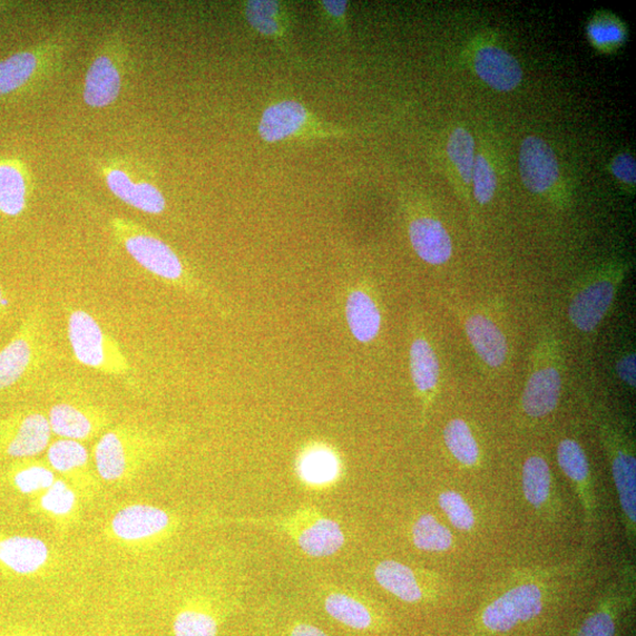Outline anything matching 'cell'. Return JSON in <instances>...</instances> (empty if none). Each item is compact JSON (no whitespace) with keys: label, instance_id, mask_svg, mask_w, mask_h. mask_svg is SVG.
Returning a JSON list of instances; mask_svg holds the SVG:
<instances>
[{"label":"cell","instance_id":"5","mask_svg":"<svg viewBox=\"0 0 636 636\" xmlns=\"http://www.w3.org/2000/svg\"><path fill=\"white\" fill-rule=\"evenodd\" d=\"M67 332L74 356L79 364L117 379L131 376V363L119 342L105 331L94 315L69 307Z\"/></svg>","mask_w":636,"mask_h":636},{"label":"cell","instance_id":"33","mask_svg":"<svg viewBox=\"0 0 636 636\" xmlns=\"http://www.w3.org/2000/svg\"><path fill=\"white\" fill-rule=\"evenodd\" d=\"M551 474L547 461L539 457H529L522 468V488L526 500L536 508L542 507L550 495Z\"/></svg>","mask_w":636,"mask_h":636},{"label":"cell","instance_id":"28","mask_svg":"<svg viewBox=\"0 0 636 636\" xmlns=\"http://www.w3.org/2000/svg\"><path fill=\"white\" fill-rule=\"evenodd\" d=\"M324 608L337 623L356 630L371 629L375 625L372 609L364 603L344 591L327 594Z\"/></svg>","mask_w":636,"mask_h":636},{"label":"cell","instance_id":"21","mask_svg":"<svg viewBox=\"0 0 636 636\" xmlns=\"http://www.w3.org/2000/svg\"><path fill=\"white\" fill-rule=\"evenodd\" d=\"M341 461L333 449L325 446L307 448L297 461L300 480L310 488L325 489L341 478Z\"/></svg>","mask_w":636,"mask_h":636},{"label":"cell","instance_id":"40","mask_svg":"<svg viewBox=\"0 0 636 636\" xmlns=\"http://www.w3.org/2000/svg\"><path fill=\"white\" fill-rule=\"evenodd\" d=\"M471 179L474 183L477 200L482 205L489 203L495 197L498 178L495 168L483 155L477 156Z\"/></svg>","mask_w":636,"mask_h":636},{"label":"cell","instance_id":"14","mask_svg":"<svg viewBox=\"0 0 636 636\" xmlns=\"http://www.w3.org/2000/svg\"><path fill=\"white\" fill-rule=\"evenodd\" d=\"M520 174L525 187L532 194L548 192L559 179L556 153L537 136H528L520 149Z\"/></svg>","mask_w":636,"mask_h":636},{"label":"cell","instance_id":"13","mask_svg":"<svg viewBox=\"0 0 636 636\" xmlns=\"http://www.w3.org/2000/svg\"><path fill=\"white\" fill-rule=\"evenodd\" d=\"M0 436V447L14 459H30L42 454L51 441V428L48 417L42 413H29L11 421Z\"/></svg>","mask_w":636,"mask_h":636},{"label":"cell","instance_id":"41","mask_svg":"<svg viewBox=\"0 0 636 636\" xmlns=\"http://www.w3.org/2000/svg\"><path fill=\"white\" fill-rule=\"evenodd\" d=\"M591 42L598 47L619 45L624 40L625 32L618 23L610 20H597L588 27Z\"/></svg>","mask_w":636,"mask_h":636},{"label":"cell","instance_id":"42","mask_svg":"<svg viewBox=\"0 0 636 636\" xmlns=\"http://www.w3.org/2000/svg\"><path fill=\"white\" fill-rule=\"evenodd\" d=\"M615 373H617V376L623 383L635 391L636 355L632 349H627V351L619 355L617 363H615Z\"/></svg>","mask_w":636,"mask_h":636},{"label":"cell","instance_id":"22","mask_svg":"<svg viewBox=\"0 0 636 636\" xmlns=\"http://www.w3.org/2000/svg\"><path fill=\"white\" fill-rule=\"evenodd\" d=\"M121 89L120 71L112 59L98 56L86 77L84 97L87 105L95 109L107 108L118 98Z\"/></svg>","mask_w":636,"mask_h":636},{"label":"cell","instance_id":"17","mask_svg":"<svg viewBox=\"0 0 636 636\" xmlns=\"http://www.w3.org/2000/svg\"><path fill=\"white\" fill-rule=\"evenodd\" d=\"M105 178L110 192L129 207L148 215H160L167 209L166 198L153 183L134 180L119 168H107Z\"/></svg>","mask_w":636,"mask_h":636},{"label":"cell","instance_id":"46","mask_svg":"<svg viewBox=\"0 0 636 636\" xmlns=\"http://www.w3.org/2000/svg\"><path fill=\"white\" fill-rule=\"evenodd\" d=\"M9 305L8 299L4 296L3 290L0 288V311Z\"/></svg>","mask_w":636,"mask_h":636},{"label":"cell","instance_id":"1","mask_svg":"<svg viewBox=\"0 0 636 636\" xmlns=\"http://www.w3.org/2000/svg\"><path fill=\"white\" fill-rule=\"evenodd\" d=\"M163 448V440L148 428L123 423L99 438L92 458L101 480L121 483L135 479L159 457Z\"/></svg>","mask_w":636,"mask_h":636},{"label":"cell","instance_id":"29","mask_svg":"<svg viewBox=\"0 0 636 636\" xmlns=\"http://www.w3.org/2000/svg\"><path fill=\"white\" fill-rule=\"evenodd\" d=\"M244 13L249 26L262 36L282 40L288 32L290 19L278 2L252 0L245 3Z\"/></svg>","mask_w":636,"mask_h":636},{"label":"cell","instance_id":"26","mask_svg":"<svg viewBox=\"0 0 636 636\" xmlns=\"http://www.w3.org/2000/svg\"><path fill=\"white\" fill-rule=\"evenodd\" d=\"M378 584L403 603L418 604L423 600V589L417 573L394 560L382 561L375 568Z\"/></svg>","mask_w":636,"mask_h":636},{"label":"cell","instance_id":"23","mask_svg":"<svg viewBox=\"0 0 636 636\" xmlns=\"http://www.w3.org/2000/svg\"><path fill=\"white\" fill-rule=\"evenodd\" d=\"M558 461L566 477L577 485L588 522L594 515L590 468L585 449L577 440L564 439L558 447Z\"/></svg>","mask_w":636,"mask_h":636},{"label":"cell","instance_id":"4","mask_svg":"<svg viewBox=\"0 0 636 636\" xmlns=\"http://www.w3.org/2000/svg\"><path fill=\"white\" fill-rule=\"evenodd\" d=\"M629 272V264L611 261L585 274L574 286L568 304V319L584 334L598 330L617 297Z\"/></svg>","mask_w":636,"mask_h":636},{"label":"cell","instance_id":"9","mask_svg":"<svg viewBox=\"0 0 636 636\" xmlns=\"http://www.w3.org/2000/svg\"><path fill=\"white\" fill-rule=\"evenodd\" d=\"M177 528L176 518L160 507L134 503L117 510L108 526V536L119 546L147 550L168 540Z\"/></svg>","mask_w":636,"mask_h":636},{"label":"cell","instance_id":"16","mask_svg":"<svg viewBox=\"0 0 636 636\" xmlns=\"http://www.w3.org/2000/svg\"><path fill=\"white\" fill-rule=\"evenodd\" d=\"M49 545L39 538L12 536L0 539V565L17 576H35L50 564Z\"/></svg>","mask_w":636,"mask_h":636},{"label":"cell","instance_id":"6","mask_svg":"<svg viewBox=\"0 0 636 636\" xmlns=\"http://www.w3.org/2000/svg\"><path fill=\"white\" fill-rule=\"evenodd\" d=\"M256 526L271 527L288 536L306 556L327 558L345 544L344 532L336 521L314 506H302L288 516L266 519H241Z\"/></svg>","mask_w":636,"mask_h":636},{"label":"cell","instance_id":"45","mask_svg":"<svg viewBox=\"0 0 636 636\" xmlns=\"http://www.w3.org/2000/svg\"><path fill=\"white\" fill-rule=\"evenodd\" d=\"M286 636H330L326 635L322 629L306 624H297Z\"/></svg>","mask_w":636,"mask_h":636},{"label":"cell","instance_id":"34","mask_svg":"<svg viewBox=\"0 0 636 636\" xmlns=\"http://www.w3.org/2000/svg\"><path fill=\"white\" fill-rule=\"evenodd\" d=\"M218 626L211 608L189 605L176 614L173 630L175 636H217Z\"/></svg>","mask_w":636,"mask_h":636},{"label":"cell","instance_id":"37","mask_svg":"<svg viewBox=\"0 0 636 636\" xmlns=\"http://www.w3.org/2000/svg\"><path fill=\"white\" fill-rule=\"evenodd\" d=\"M447 153L451 162L454 163L461 178L466 184L471 182L476 163V143L464 128H457L450 134L447 145Z\"/></svg>","mask_w":636,"mask_h":636},{"label":"cell","instance_id":"36","mask_svg":"<svg viewBox=\"0 0 636 636\" xmlns=\"http://www.w3.org/2000/svg\"><path fill=\"white\" fill-rule=\"evenodd\" d=\"M413 542L424 551H446L454 539L451 531L432 515L419 518L412 529Z\"/></svg>","mask_w":636,"mask_h":636},{"label":"cell","instance_id":"18","mask_svg":"<svg viewBox=\"0 0 636 636\" xmlns=\"http://www.w3.org/2000/svg\"><path fill=\"white\" fill-rule=\"evenodd\" d=\"M474 68L486 85L503 92L518 88L524 75L518 59L495 46L478 50Z\"/></svg>","mask_w":636,"mask_h":636},{"label":"cell","instance_id":"32","mask_svg":"<svg viewBox=\"0 0 636 636\" xmlns=\"http://www.w3.org/2000/svg\"><path fill=\"white\" fill-rule=\"evenodd\" d=\"M28 188L26 177L12 164H0V213L18 216L27 207Z\"/></svg>","mask_w":636,"mask_h":636},{"label":"cell","instance_id":"7","mask_svg":"<svg viewBox=\"0 0 636 636\" xmlns=\"http://www.w3.org/2000/svg\"><path fill=\"white\" fill-rule=\"evenodd\" d=\"M111 227L117 242L141 270L167 283L184 282L186 268L170 245L130 219L112 218Z\"/></svg>","mask_w":636,"mask_h":636},{"label":"cell","instance_id":"35","mask_svg":"<svg viewBox=\"0 0 636 636\" xmlns=\"http://www.w3.org/2000/svg\"><path fill=\"white\" fill-rule=\"evenodd\" d=\"M38 68L32 52H19L0 61V96L23 87Z\"/></svg>","mask_w":636,"mask_h":636},{"label":"cell","instance_id":"15","mask_svg":"<svg viewBox=\"0 0 636 636\" xmlns=\"http://www.w3.org/2000/svg\"><path fill=\"white\" fill-rule=\"evenodd\" d=\"M464 332L479 359L490 369L502 368L509 355L502 327L485 313H471L463 322Z\"/></svg>","mask_w":636,"mask_h":636},{"label":"cell","instance_id":"24","mask_svg":"<svg viewBox=\"0 0 636 636\" xmlns=\"http://www.w3.org/2000/svg\"><path fill=\"white\" fill-rule=\"evenodd\" d=\"M410 371L425 408L438 393L440 362L436 349L425 337H418L410 346Z\"/></svg>","mask_w":636,"mask_h":636},{"label":"cell","instance_id":"12","mask_svg":"<svg viewBox=\"0 0 636 636\" xmlns=\"http://www.w3.org/2000/svg\"><path fill=\"white\" fill-rule=\"evenodd\" d=\"M52 434L59 439L85 442L102 436L111 425L107 410L88 404L61 402L48 415Z\"/></svg>","mask_w":636,"mask_h":636},{"label":"cell","instance_id":"43","mask_svg":"<svg viewBox=\"0 0 636 636\" xmlns=\"http://www.w3.org/2000/svg\"><path fill=\"white\" fill-rule=\"evenodd\" d=\"M611 173L620 182L626 184H635L636 180V164L635 159L629 154H622L615 157L611 162Z\"/></svg>","mask_w":636,"mask_h":636},{"label":"cell","instance_id":"10","mask_svg":"<svg viewBox=\"0 0 636 636\" xmlns=\"http://www.w3.org/2000/svg\"><path fill=\"white\" fill-rule=\"evenodd\" d=\"M42 315L32 314L22 330L0 351V391H4L32 371L47 352Z\"/></svg>","mask_w":636,"mask_h":636},{"label":"cell","instance_id":"19","mask_svg":"<svg viewBox=\"0 0 636 636\" xmlns=\"http://www.w3.org/2000/svg\"><path fill=\"white\" fill-rule=\"evenodd\" d=\"M409 238L419 257L429 264L442 265L453 255V243L438 218L420 216L412 219Z\"/></svg>","mask_w":636,"mask_h":636},{"label":"cell","instance_id":"20","mask_svg":"<svg viewBox=\"0 0 636 636\" xmlns=\"http://www.w3.org/2000/svg\"><path fill=\"white\" fill-rule=\"evenodd\" d=\"M48 464L55 473L72 480L75 486L91 487L90 454L87 447L77 441L59 439L47 449Z\"/></svg>","mask_w":636,"mask_h":636},{"label":"cell","instance_id":"44","mask_svg":"<svg viewBox=\"0 0 636 636\" xmlns=\"http://www.w3.org/2000/svg\"><path fill=\"white\" fill-rule=\"evenodd\" d=\"M321 4L324 12L333 18L335 22H344L349 8L348 2H344V0H325Z\"/></svg>","mask_w":636,"mask_h":636},{"label":"cell","instance_id":"39","mask_svg":"<svg viewBox=\"0 0 636 636\" xmlns=\"http://www.w3.org/2000/svg\"><path fill=\"white\" fill-rule=\"evenodd\" d=\"M439 505L450 524L457 529L469 531L476 527L474 511L458 491H443L439 497Z\"/></svg>","mask_w":636,"mask_h":636},{"label":"cell","instance_id":"30","mask_svg":"<svg viewBox=\"0 0 636 636\" xmlns=\"http://www.w3.org/2000/svg\"><path fill=\"white\" fill-rule=\"evenodd\" d=\"M443 439L450 454L462 466L471 468L478 464L480 447L464 420L449 421L443 430Z\"/></svg>","mask_w":636,"mask_h":636},{"label":"cell","instance_id":"3","mask_svg":"<svg viewBox=\"0 0 636 636\" xmlns=\"http://www.w3.org/2000/svg\"><path fill=\"white\" fill-rule=\"evenodd\" d=\"M564 352L559 334L546 327L532 352L521 397L522 413L540 420L556 412L562 394Z\"/></svg>","mask_w":636,"mask_h":636},{"label":"cell","instance_id":"27","mask_svg":"<svg viewBox=\"0 0 636 636\" xmlns=\"http://www.w3.org/2000/svg\"><path fill=\"white\" fill-rule=\"evenodd\" d=\"M346 320L355 339L366 343L380 332L381 314L375 302L363 292H354L346 301Z\"/></svg>","mask_w":636,"mask_h":636},{"label":"cell","instance_id":"8","mask_svg":"<svg viewBox=\"0 0 636 636\" xmlns=\"http://www.w3.org/2000/svg\"><path fill=\"white\" fill-rule=\"evenodd\" d=\"M353 133L320 119L294 99L280 100L266 107L258 123L260 137L271 145L291 139L344 137Z\"/></svg>","mask_w":636,"mask_h":636},{"label":"cell","instance_id":"11","mask_svg":"<svg viewBox=\"0 0 636 636\" xmlns=\"http://www.w3.org/2000/svg\"><path fill=\"white\" fill-rule=\"evenodd\" d=\"M544 609V593L536 584L509 589L489 604L479 620L488 634H501L539 617Z\"/></svg>","mask_w":636,"mask_h":636},{"label":"cell","instance_id":"25","mask_svg":"<svg viewBox=\"0 0 636 636\" xmlns=\"http://www.w3.org/2000/svg\"><path fill=\"white\" fill-rule=\"evenodd\" d=\"M36 508L56 525H71L79 517L78 492L67 480L57 479L38 496Z\"/></svg>","mask_w":636,"mask_h":636},{"label":"cell","instance_id":"38","mask_svg":"<svg viewBox=\"0 0 636 636\" xmlns=\"http://www.w3.org/2000/svg\"><path fill=\"white\" fill-rule=\"evenodd\" d=\"M57 476L49 464L32 462L19 468L12 477L13 486L25 496L38 497L50 488Z\"/></svg>","mask_w":636,"mask_h":636},{"label":"cell","instance_id":"2","mask_svg":"<svg viewBox=\"0 0 636 636\" xmlns=\"http://www.w3.org/2000/svg\"><path fill=\"white\" fill-rule=\"evenodd\" d=\"M591 414L610 466L615 487H617L627 535L629 538H634L636 522L634 439L626 422L610 414L605 407H595Z\"/></svg>","mask_w":636,"mask_h":636},{"label":"cell","instance_id":"47","mask_svg":"<svg viewBox=\"0 0 636 636\" xmlns=\"http://www.w3.org/2000/svg\"><path fill=\"white\" fill-rule=\"evenodd\" d=\"M20 636H45V635L30 633V634H25V635H20Z\"/></svg>","mask_w":636,"mask_h":636},{"label":"cell","instance_id":"31","mask_svg":"<svg viewBox=\"0 0 636 636\" xmlns=\"http://www.w3.org/2000/svg\"><path fill=\"white\" fill-rule=\"evenodd\" d=\"M624 599L617 593H609L604 600L589 613L576 636H615Z\"/></svg>","mask_w":636,"mask_h":636}]
</instances>
